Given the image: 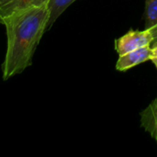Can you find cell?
Returning <instances> with one entry per match:
<instances>
[{"mask_svg": "<svg viewBox=\"0 0 157 157\" xmlns=\"http://www.w3.org/2000/svg\"><path fill=\"white\" fill-rule=\"evenodd\" d=\"M151 61L154 63V64L155 65V67H156L157 69V56H153V57L151 58Z\"/></svg>", "mask_w": 157, "mask_h": 157, "instance_id": "cell-10", "label": "cell"}, {"mask_svg": "<svg viewBox=\"0 0 157 157\" xmlns=\"http://www.w3.org/2000/svg\"><path fill=\"white\" fill-rule=\"evenodd\" d=\"M50 0H0V23L18 12L47 5Z\"/></svg>", "mask_w": 157, "mask_h": 157, "instance_id": "cell-4", "label": "cell"}, {"mask_svg": "<svg viewBox=\"0 0 157 157\" xmlns=\"http://www.w3.org/2000/svg\"><path fill=\"white\" fill-rule=\"evenodd\" d=\"M151 47H152V51H153V56H157V43L152 45Z\"/></svg>", "mask_w": 157, "mask_h": 157, "instance_id": "cell-9", "label": "cell"}, {"mask_svg": "<svg viewBox=\"0 0 157 157\" xmlns=\"http://www.w3.org/2000/svg\"><path fill=\"white\" fill-rule=\"evenodd\" d=\"M148 29L150 30V32H151V34H152V36H153V42H152V44H151V46H152V45L157 43V24L155 26H154L153 28Z\"/></svg>", "mask_w": 157, "mask_h": 157, "instance_id": "cell-8", "label": "cell"}, {"mask_svg": "<svg viewBox=\"0 0 157 157\" xmlns=\"http://www.w3.org/2000/svg\"><path fill=\"white\" fill-rule=\"evenodd\" d=\"M153 57V51L151 46L143 47L135 51L120 55L116 63L118 71H127L140 63H143Z\"/></svg>", "mask_w": 157, "mask_h": 157, "instance_id": "cell-3", "label": "cell"}, {"mask_svg": "<svg viewBox=\"0 0 157 157\" xmlns=\"http://www.w3.org/2000/svg\"><path fill=\"white\" fill-rule=\"evenodd\" d=\"M152 42L153 36L149 29H130L126 34L115 40V50L119 55H123L137 49L151 46Z\"/></svg>", "mask_w": 157, "mask_h": 157, "instance_id": "cell-2", "label": "cell"}, {"mask_svg": "<svg viewBox=\"0 0 157 157\" xmlns=\"http://www.w3.org/2000/svg\"><path fill=\"white\" fill-rule=\"evenodd\" d=\"M143 128L157 142V98L141 113Z\"/></svg>", "mask_w": 157, "mask_h": 157, "instance_id": "cell-5", "label": "cell"}, {"mask_svg": "<svg viewBox=\"0 0 157 157\" xmlns=\"http://www.w3.org/2000/svg\"><path fill=\"white\" fill-rule=\"evenodd\" d=\"M144 20L145 29H151L157 24V0H145Z\"/></svg>", "mask_w": 157, "mask_h": 157, "instance_id": "cell-7", "label": "cell"}, {"mask_svg": "<svg viewBox=\"0 0 157 157\" xmlns=\"http://www.w3.org/2000/svg\"><path fill=\"white\" fill-rule=\"evenodd\" d=\"M75 0H50L48 3L49 8V19L46 26V31L50 29L57 18L71 6Z\"/></svg>", "mask_w": 157, "mask_h": 157, "instance_id": "cell-6", "label": "cell"}, {"mask_svg": "<svg viewBox=\"0 0 157 157\" xmlns=\"http://www.w3.org/2000/svg\"><path fill=\"white\" fill-rule=\"evenodd\" d=\"M49 19L48 4L31 7L5 18L7 45L2 64L3 79L21 74L31 65L33 54L46 31Z\"/></svg>", "mask_w": 157, "mask_h": 157, "instance_id": "cell-1", "label": "cell"}]
</instances>
